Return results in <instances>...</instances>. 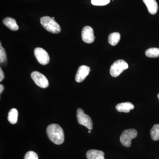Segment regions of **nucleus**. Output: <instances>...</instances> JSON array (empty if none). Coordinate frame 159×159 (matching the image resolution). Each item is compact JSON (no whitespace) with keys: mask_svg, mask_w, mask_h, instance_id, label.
Here are the masks:
<instances>
[{"mask_svg":"<svg viewBox=\"0 0 159 159\" xmlns=\"http://www.w3.org/2000/svg\"><path fill=\"white\" fill-rule=\"evenodd\" d=\"M48 136L51 142L56 145L62 144L64 141L63 130L59 125L56 124H51L47 129Z\"/></svg>","mask_w":159,"mask_h":159,"instance_id":"1","label":"nucleus"},{"mask_svg":"<svg viewBox=\"0 0 159 159\" xmlns=\"http://www.w3.org/2000/svg\"><path fill=\"white\" fill-rule=\"evenodd\" d=\"M40 23L47 31L54 34H57L61 31V27L54 19L49 16H43L41 18Z\"/></svg>","mask_w":159,"mask_h":159,"instance_id":"2","label":"nucleus"},{"mask_svg":"<svg viewBox=\"0 0 159 159\" xmlns=\"http://www.w3.org/2000/svg\"><path fill=\"white\" fill-rule=\"evenodd\" d=\"M138 132L136 129H126L122 133L120 138L121 144L126 147H130L131 140L136 138Z\"/></svg>","mask_w":159,"mask_h":159,"instance_id":"3","label":"nucleus"},{"mask_svg":"<svg viewBox=\"0 0 159 159\" xmlns=\"http://www.w3.org/2000/svg\"><path fill=\"white\" fill-rule=\"evenodd\" d=\"M128 68V65L126 61L123 60H118L111 66L110 72L112 77H116Z\"/></svg>","mask_w":159,"mask_h":159,"instance_id":"4","label":"nucleus"},{"mask_svg":"<svg viewBox=\"0 0 159 159\" xmlns=\"http://www.w3.org/2000/svg\"><path fill=\"white\" fill-rule=\"evenodd\" d=\"M77 118L78 123L85 126L89 130L93 129V123L90 117L86 115L82 109L79 108L77 111Z\"/></svg>","mask_w":159,"mask_h":159,"instance_id":"5","label":"nucleus"},{"mask_svg":"<svg viewBox=\"0 0 159 159\" xmlns=\"http://www.w3.org/2000/svg\"><path fill=\"white\" fill-rule=\"evenodd\" d=\"M31 77L36 85L41 88L45 89L49 86L48 80L44 75L37 71H34L31 74Z\"/></svg>","mask_w":159,"mask_h":159,"instance_id":"6","label":"nucleus"},{"mask_svg":"<svg viewBox=\"0 0 159 159\" xmlns=\"http://www.w3.org/2000/svg\"><path fill=\"white\" fill-rule=\"evenodd\" d=\"M34 56L40 64L46 65L50 61L49 54L45 50L40 48H36L34 50Z\"/></svg>","mask_w":159,"mask_h":159,"instance_id":"7","label":"nucleus"},{"mask_svg":"<svg viewBox=\"0 0 159 159\" xmlns=\"http://www.w3.org/2000/svg\"><path fill=\"white\" fill-rule=\"evenodd\" d=\"M82 40L84 43H91L94 42L95 37H94V31L93 29L90 26L84 27L81 32Z\"/></svg>","mask_w":159,"mask_h":159,"instance_id":"8","label":"nucleus"},{"mask_svg":"<svg viewBox=\"0 0 159 159\" xmlns=\"http://www.w3.org/2000/svg\"><path fill=\"white\" fill-rule=\"evenodd\" d=\"M90 72V67L86 66H80L76 74L75 80L77 82H82L86 77L88 76Z\"/></svg>","mask_w":159,"mask_h":159,"instance_id":"9","label":"nucleus"},{"mask_svg":"<svg viewBox=\"0 0 159 159\" xmlns=\"http://www.w3.org/2000/svg\"><path fill=\"white\" fill-rule=\"evenodd\" d=\"M116 108L119 112L129 113L134 109V106L131 102H127L119 103L116 106Z\"/></svg>","mask_w":159,"mask_h":159,"instance_id":"10","label":"nucleus"},{"mask_svg":"<svg viewBox=\"0 0 159 159\" xmlns=\"http://www.w3.org/2000/svg\"><path fill=\"white\" fill-rule=\"evenodd\" d=\"M143 2L146 5L148 12L151 14L155 15L157 12V3L156 0H143Z\"/></svg>","mask_w":159,"mask_h":159,"instance_id":"11","label":"nucleus"},{"mask_svg":"<svg viewBox=\"0 0 159 159\" xmlns=\"http://www.w3.org/2000/svg\"><path fill=\"white\" fill-rule=\"evenodd\" d=\"M88 159H105L104 153L102 151L91 149L87 152Z\"/></svg>","mask_w":159,"mask_h":159,"instance_id":"12","label":"nucleus"},{"mask_svg":"<svg viewBox=\"0 0 159 159\" xmlns=\"http://www.w3.org/2000/svg\"><path fill=\"white\" fill-rule=\"evenodd\" d=\"M3 23L8 29L11 31H16L19 29V26L14 19L11 17L5 18L3 20Z\"/></svg>","mask_w":159,"mask_h":159,"instance_id":"13","label":"nucleus"},{"mask_svg":"<svg viewBox=\"0 0 159 159\" xmlns=\"http://www.w3.org/2000/svg\"><path fill=\"white\" fill-rule=\"evenodd\" d=\"M18 116V112L17 110L15 108L11 109L8 114V121L11 124H16L17 122Z\"/></svg>","mask_w":159,"mask_h":159,"instance_id":"14","label":"nucleus"},{"mask_svg":"<svg viewBox=\"0 0 159 159\" xmlns=\"http://www.w3.org/2000/svg\"><path fill=\"white\" fill-rule=\"evenodd\" d=\"M120 39V33L119 32H113L109 35L108 41L111 45L116 46L119 43Z\"/></svg>","mask_w":159,"mask_h":159,"instance_id":"15","label":"nucleus"},{"mask_svg":"<svg viewBox=\"0 0 159 159\" xmlns=\"http://www.w3.org/2000/svg\"><path fill=\"white\" fill-rule=\"evenodd\" d=\"M150 135L153 141H157L159 140V124L153 125L150 130Z\"/></svg>","mask_w":159,"mask_h":159,"instance_id":"16","label":"nucleus"},{"mask_svg":"<svg viewBox=\"0 0 159 159\" xmlns=\"http://www.w3.org/2000/svg\"><path fill=\"white\" fill-rule=\"evenodd\" d=\"M145 55L147 57L156 58L159 57V48H151L145 51Z\"/></svg>","mask_w":159,"mask_h":159,"instance_id":"17","label":"nucleus"},{"mask_svg":"<svg viewBox=\"0 0 159 159\" xmlns=\"http://www.w3.org/2000/svg\"><path fill=\"white\" fill-rule=\"evenodd\" d=\"M0 62L3 66H5L7 64L6 51L2 46H0Z\"/></svg>","mask_w":159,"mask_h":159,"instance_id":"18","label":"nucleus"},{"mask_svg":"<svg viewBox=\"0 0 159 159\" xmlns=\"http://www.w3.org/2000/svg\"><path fill=\"white\" fill-rule=\"evenodd\" d=\"M110 0H91V3L94 6H103L107 5Z\"/></svg>","mask_w":159,"mask_h":159,"instance_id":"19","label":"nucleus"},{"mask_svg":"<svg viewBox=\"0 0 159 159\" xmlns=\"http://www.w3.org/2000/svg\"><path fill=\"white\" fill-rule=\"evenodd\" d=\"M24 159H38V156L37 153L31 151L26 153Z\"/></svg>","mask_w":159,"mask_h":159,"instance_id":"20","label":"nucleus"},{"mask_svg":"<svg viewBox=\"0 0 159 159\" xmlns=\"http://www.w3.org/2000/svg\"><path fill=\"white\" fill-rule=\"evenodd\" d=\"M4 77H5V76H4V73H3L2 70L1 68H0V82H1L4 79Z\"/></svg>","mask_w":159,"mask_h":159,"instance_id":"21","label":"nucleus"},{"mask_svg":"<svg viewBox=\"0 0 159 159\" xmlns=\"http://www.w3.org/2000/svg\"><path fill=\"white\" fill-rule=\"evenodd\" d=\"M4 87L2 84L0 85V93L2 94L3 90H4Z\"/></svg>","mask_w":159,"mask_h":159,"instance_id":"22","label":"nucleus"},{"mask_svg":"<svg viewBox=\"0 0 159 159\" xmlns=\"http://www.w3.org/2000/svg\"><path fill=\"white\" fill-rule=\"evenodd\" d=\"M157 97H158V98H159V93L158 94V95H157Z\"/></svg>","mask_w":159,"mask_h":159,"instance_id":"23","label":"nucleus"},{"mask_svg":"<svg viewBox=\"0 0 159 159\" xmlns=\"http://www.w3.org/2000/svg\"><path fill=\"white\" fill-rule=\"evenodd\" d=\"M89 133H91V131L90 130H89Z\"/></svg>","mask_w":159,"mask_h":159,"instance_id":"24","label":"nucleus"},{"mask_svg":"<svg viewBox=\"0 0 159 159\" xmlns=\"http://www.w3.org/2000/svg\"><path fill=\"white\" fill-rule=\"evenodd\" d=\"M52 18L53 19H54V17H52Z\"/></svg>","mask_w":159,"mask_h":159,"instance_id":"25","label":"nucleus"}]
</instances>
